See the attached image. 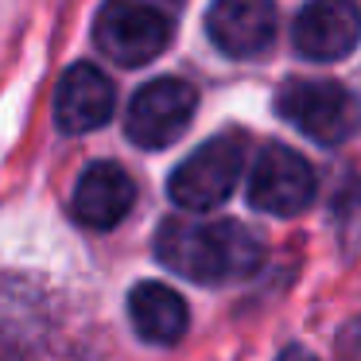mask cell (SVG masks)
<instances>
[{"instance_id": "11", "label": "cell", "mask_w": 361, "mask_h": 361, "mask_svg": "<svg viewBox=\"0 0 361 361\" xmlns=\"http://www.w3.org/2000/svg\"><path fill=\"white\" fill-rule=\"evenodd\" d=\"M128 319H133L136 334L152 345H175L187 334L190 311L175 288L159 280H144L128 291Z\"/></svg>"}, {"instance_id": "5", "label": "cell", "mask_w": 361, "mask_h": 361, "mask_svg": "<svg viewBox=\"0 0 361 361\" xmlns=\"http://www.w3.org/2000/svg\"><path fill=\"white\" fill-rule=\"evenodd\" d=\"M195 109H198V90L187 78H156L136 90L125 117V133L133 144H140L148 152L167 148L187 133Z\"/></svg>"}, {"instance_id": "4", "label": "cell", "mask_w": 361, "mask_h": 361, "mask_svg": "<svg viewBox=\"0 0 361 361\" xmlns=\"http://www.w3.org/2000/svg\"><path fill=\"white\" fill-rule=\"evenodd\" d=\"M245 171V136L221 133L195 148L167 179V195L183 210H214L233 195Z\"/></svg>"}, {"instance_id": "3", "label": "cell", "mask_w": 361, "mask_h": 361, "mask_svg": "<svg viewBox=\"0 0 361 361\" xmlns=\"http://www.w3.org/2000/svg\"><path fill=\"white\" fill-rule=\"evenodd\" d=\"M276 113L288 125H295L314 144H345L361 128V102L330 78H295L280 86L276 94Z\"/></svg>"}, {"instance_id": "2", "label": "cell", "mask_w": 361, "mask_h": 361, "mask_svg": "<svg viewBox=\"0 0 361 361\" xmlns=\"http://www.w3.org/2000/svg\"><path fill=\"white\" fill-rule=\"evenodd\" d=\"M175 16L164 0H105L94 20V39L117 66H148L167 51Z\"/></svg>"}, {"instance_id": "9", "label": "cell", "mask_w": 361, "mask_h": 361, "mask_svg": "<svg viewBox=\"0 0 361 361\" xmlns=\"http://www.w3.org/2000/svg\"><path fill=\"white\" fill-rule=\"evenodd\" d=\"M113 105H117L113 82L94 63H74L55 90V125L71 136L94 133L113 117Z\"/></svg>"}, {"instance_id": "8", "label": "cell", "mask_w": 361, "mask_h": 361, "mask_svg": "<svg viewBox=\"0 0 361 361\" xmlns=\"http://www.w3.org/2000/svg\"><path fill=\"white\" fill-rule=\"evenodd\" d=\"M206 35L229 59H257L276 39L272 0H214L206 12Z\"/></svg>"}, {"instance_id": "10", "label": "cell", "mask_w": 361, "mask_h": 361, "mask_svg": "<svg viewBox=\"0 0 361 361\" xmlns=\"http://www.w3.org/2000/svg\"><path fill=\"white\" fill-rule=\"evenodd\" d=\"M136 202V183L121 164H90L74 187L71 210L86 229H113L128 218Z\"/></svg>"}, {"instance_id": "1", "label": "cell", "mask_w": 361, "mask_h": 361, "mask_svg": "<svg viewBox=\"0 0 361 361\" xmlns=\"http://www.w3.org/2000/svg\"><path fill=\"white\" fill-rule=\"evenodd\" d=\"M156 257L195 283H226L257 272L264 249L241 221L167 218L156 229Z\"/></svg>"}, {"instance_id": "12", "label": "cell", "mask_w": 361, "mask_h": 361, "mask_svg": "<svg viewBox=\"0 0 361 361\" xmlns=\"http://www.w3.org/2000/svg\"><path fill=\"white\" fill-rule=\"evenodd\" d=\"M276 361H314V357H311V353L303 350V345H288V350H283V353H280V357H276Z\"/></svg>"}, {"instance_id": "7", "label": "cell", "mask_w": 361, "mask_h": 361, "mask_svg": "<svg viewBox=\"0 0 361 361\" xmlns=\"http://www.w3.org/2000/svg\"><path fill=\"white\" fill-rule=\"evenodd\" d=\"M291 43L311 63H338L361 43V0H311L291 24Z\"/></svg>"}, {"instance_id": "6", "label": "cell", "mask_w": 361, "mask_h": 361, "mask_svg": "<svg viewBox=\"0 0 361 361\" xmlns=\"http://www.w3.org/2000/svg\"><path fill=\"white\" fill-rule=\"evenodd\" d=\"M314 167L288 144H264L249 171V202L272 218L303 214L314 202Z\"/></svg>"}]
</instances>
